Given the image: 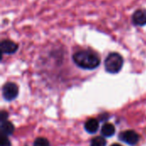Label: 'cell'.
<instances>
[{
	"label": "cell",
	"mask_w": 146,
	"mask_h": 146,
	"mask_svg": "<svg viewBox=\"0 0 146 146\" xmlns=\"http://www.w3.org/2000/svg\"><path fill=\"white\" fill-rule=\"evenodd\" d=\"M73 61L78 67L86 70L95 69L101 63L98 55L90 50L76 51L73 55Z\"/></svg>",
	"instance_id": "1"
},
{
	"label": "cell",
	"mask_w": 146,
	"mask_h": 146,
	"mask_svg": "<svg viewBox=\"0 0 146 146\" xmlns=\"http://www.w3.org/2000/svg\"><path fill=\"white\" fill-rule=\"evenodd\" d=\"M123 57L117 52H111L104 61V68L108 73L116 74L121 71L123 66Z\"/></svg>",
	"instance_id": "2"
},
{
	"label": "cell",
	"mask_w": 146,
	"mask_h": 146,
	"mask_svg": "<svg viewBox=\"0 0 146 146\" xmlns=\"http://www.w3.org/2000/svg\"><path fill=\"white\" fill-rule=\"evenodd\" d=\"M18 92H19L18 86L15 83L8 82L3 87V96L8 101H11L15 99L18 96Z\"/></svg>",
	"instance_id": "3"
},
{
	"label": "cell",
	"mask_w": 146,
	"mask_h": 146,
	"mask_svg": "<svg viewBox=\"0 0 146 146\" xmlns=\"http://www.w3.org/2000/svg\"><path fill=\"white\" fill-rule=\"evenodd\" d=\"M119 138L121 141L125 142L129 145H135L136 144H138L139 140V134L133 130H128V131H125L124 133H121Z\"/></svg>",
	"instance_id": "4"
},
{
	"label": "cell",
	"mask_w": 146,
	"mask_h": 146,
	"mask_svg": "<svg viewBox=\"0 0 146 146\" xmlns=\"http://www.w3.org/2000/svg\"><path fill=\"white\" fill-rule=\"evenodd\" d=\"M1 46V51L3 54H7V55H11L15 53L18 49L19 45L15 41H12L10 39H3L1 41L0 44Z\"/></svg>",
	"instance_id": "5"
},
{
	"label": "cell",
	"mask_w": 146,
	"mask_h": 146,
	"mask_svg": "<svg viewBox=\"0 0 146 146\" xmlns=\"http://www.w3.org/2000/svg\"><path fill=\"white\" fill-rule=\"evenodd\" d=\"M132 22L134 26H137V27L146 26L145 9H139L135 10L132 15Z\"/></svg>",
	"instance_id": "6"
},
{
	"label": "cell",
	"mask_w": 146,
	"mask_h": 146,
	"mask_svg": "<svg viewBox=\"0 0 146 146\" xmlns=\"http://www.w3.org/2000/svg\"><path fill=\"white\" fill-rule=\"evenodd\" d=\"M99 123L96 119H89L85 124V129L89 133H95L98 130Z\"/></svg>",
	"instance_id": "7"
},
{
	"label": "cell",
	"mask_w": 146,
	"mask_h": 146,
	"mask_svg": "<svg viewBox=\"0 0 146 146\" xmlns=\"http://www.w3.org/2000/svg\"><path fill=\"white\" fill-rule=\"evenodd\" d=\"M14 130H15V127H14V126H13V124L11 122H9L8 121H1V132H2V134H3L5 136L10 135V134H12Z\"/></svg>",
	"instance_id": "8"
},
{
	"label": "cell",
	"mask_w": 146,
	"mask_h": 146,
	"mask_svg": "<svg viewBox=\"0 0 146 146\" xmlns=\"http://www.w3.org/2000/svg\"><path fill=\"white\" fill-rule=\"evenodd\" d=\"M115 126L111 123H105L101 129V133L104 137H111L115 134Z\"/></svg>",
	"instance_id": "9"
},
{
	"label": "cell",
	"mask_w": 146,
	"mask_h": 146,
	"mask_svg": "<svg viewBox=\"0 0 146 146\" xmlns=\"http://www.w3.org/2000/svg\"><path fill=\"white\" fill-rule=\"evenodd\" d=\"M91 146H106V140L104 137H96L92 139Z\"/></svg>",
	"instance_id": "10"
},
{
	"label": "cell",
	"mask_w": 146,
	"mask_h": 146,
	"mask_svg": "<svg viewBox=\"0 0 146 146\" xmlns=\"http://www.w3.org/2000/svg\"><path fill=\"white\" fill-rule=\"evenodd\" d=\"M33 146H50V143L44 138H38L34 141Z\"/></svg>",
	"instance_id": "11"
},
{
	"label": "cell",
	"mask_w": 146,
	"mask_h": 146,
	"mask_svg": "<svg viewBox=\"0 0 146 146\" xmlns=\"http://www.w3.org/2000/svg\"><path fill=\"white\" fill-rule=\"evenodd\" d=\"M0 146H11V144L8 139L7 136L3 134H2L0 137Z\"/></svg>",
	"instance_id": "12"
},
{
	"label": "cell",
	"mask_w": 146,
	"mask_h": 146,
	"mask_svg": "<svg viewBox=\"0 0 146 146\" xmlns=\"http://www.w3.org/2000/svg\"><path fill=\"white\" fill-rule=\"evenodd\" d=\"M7 117H8V114H7V113H5L4 111H3V112L1 113V121H7V120H6V119H7Z\"/></svg>",
	"instance_id": "13"
},
{
	"label": "cell",
	"mask_w": 146,
	"mask_h": 146,
	"mask_svg": "<svg viewBox=\"0 0 146 146\" xmlns=\"http://www.w3.org/2000/svg\"><path fill=\"white\" fill-rule=\"evenodd\" d=\"M111 146H121V145H118V144H114V145H112Z\"/></svg>",
	"instance_id": "14"
}]
</instances>
